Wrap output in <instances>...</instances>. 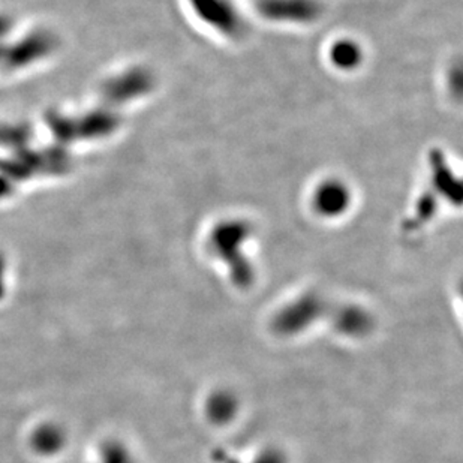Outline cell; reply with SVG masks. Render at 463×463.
<instances>
[{
	"label": "cell",
	"mask_w": 463,
	"mask_h": 463,
	"mask_svg": "<svg viewBox=\"0 0 463 463\" xmlns=\"http://www.w3.org/2000/svg\"><path fill=\"white\" fill-rule=\"evenodd\" d=\"M66 435L56 424L45 423L35 429L32 435V447L40 455L52 456L65 447Z\"/></svg>",
	"instance_id": "1"
},
{
	"label": "cell",
	"mask_w": 463,
	"mask_h": 463,
	"mask_svg": "<svg viewBox=\"0 0 463 463\" xmlns=\"http://www.w3.org/2000/svg\"><path fill=\"white\" fill-rule=\"evenodd\" d=\"M333 56H335V61L341 63L342 66H350L354 65L357 59H359V52L353 45L342 44L337 45Z\"/></svg>",
	"instance_id": "3"
},
{
	"label": "cell",
	"mask_w": 463,
	"mask_h": 463,
	"mask_svg": "<svg viewBox=\"0 0 463 463\" xmlns=\"http://www.w3.org/2000/svg\"><path fill=\"white\" fill-rule=\"evenodd\" d=\"M346 203H348V198H346L345 191L336 184H330V186L321 189L317 197V204L324 213H337L346 206Z\"/></svg>",
	"instance_id": "2"
}]
</instances>
